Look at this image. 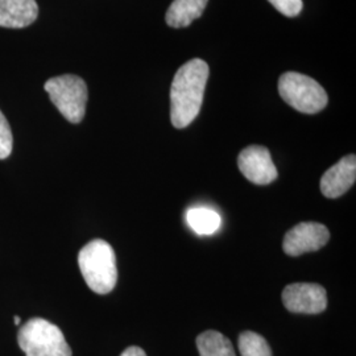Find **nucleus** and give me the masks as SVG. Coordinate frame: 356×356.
Instances as JSON below:
<instances>
[{"instance_id":"nucleus-1","label":"nucleus","mask_w":356,"mask_h":356,"mask_svg":"<svg viewBox=\"0 0 356 356\" xmlns=\"http://www.w3.org/2000/svg\"><path fill=\"white\" fill-rule=\"evenodd\" d=\"M209 65L194 58L182 65L170 86V122L178 129L191 126L200 114L209 79Z\"/></svg>"},{"instance_id":"nucleus-2","label":"nucleus","mask_w":356,"mask_h":356,"mask_svg":"<svg viewBox=\"0 0 356 356\" xmlns=\"http://www.w3.org/2000/svg\"><path fill=\"white\" fill-rule=\"evenodd\" d=\"M81 273L92 292L108 294L116 285L118 268L113 247L102 239L88 243L78 254Z\"/></svg>"},{"instance_id":"nucleus-3","label":"nucleus","mask_w":356,"mask_h":356,"mask_svg":"<svg viewBox=\"0 0 356 356\" xmlns=\"http://www.w3.org/2000/svg\"><path fill=\"white\" fill-rule=\"evenodd\" d=\"M26 356H72V348L58 326L44 318L26 321L17 334Z\"/></svg>"},{"instance_id":"nucleus-4","label":"nucleus","mask_w":356,"mask_h":356,"mask_svg":"<svg viewBox=\"0 0 356 356\" xmlns=\"http://www.w3.org/2000/svg\"><path fill=\"white\" fill-rule=\"evenodd\" d=\"M44 90L67 122L78 124L83 120L89 91L86 82L81 76L74 74L53 76L45 82Z\"/></svg>"},{"instance_id":"nucleus-5","label":"nucleus","mask_w":356,"mask_h":356,"mask_svg":"<svg viewBox=\"0 0 356 356\" xmlns=\"http://www.w3.org/2000/svg\"><path fill=\"white\" fill-rule=\"evenodd\" d=\"M279 92L284 102L302 114H317L329 102L327 92L312 76L286 72L279 79Z\"/></svg>"},{"instance_id":"nucleus-6","label":"nucleus","mask_w":356,"mask_h":356,"mask_svg":"<svg viewBox=\"0 0 356 356\" xmlns=\"http://www.w3.org/2000/svg\"><path fill=\"white\" fill-rule=\"evenodd\" d=\"M284 306L297 314H319L327 307V293L318 284H291L282 292Z\"/></svg>"},{"instance_id":"nucleus-7","label":"nucleus","mask_w":356,"mask_h":356,"mask_svg":"<svg viewBox=\"0 0 356 356\" xmlns=\"http://www.w3.org/2000/svg\"><path fill=\"white\" fill-rule=\"evenodd\" d=\"M329 241L330 232L326 226L316 222H302L286 232L282 248L289 256H300L318 251Z\"/></svg>"},{"instance_id":"nucleus-8","label":"nucleus","mask_w":356,"mask_h":356,"mask_svg":"<svg viewBox=\"0 0 356 356\" xmlns=\"http://www.w3.org/2000/svg\"><path fill=\"white\" fill-rule=\"evenodd\" d=\"M238 166L243 176L256 185H268L279 176L270 153L261 145L244 148L238 157Z\"/></svg>"},{"instance_id":"nucleus-9","label":"nucleus","mask_w":356,"mask_h":356,"mask_svg":"<svg viewBox=\"0 0 356 356\" xmlns=\"http://www.w3.org/2000/svg\"><path fill=\"white\" fill-rule=\"evenodd\" d=\"M356 179V156L348 154L331 166L321 178V191L327 198H338L354 186Z\"/></svg>"},{"instance_id":"nucleus-10","label":"nucleus","mask_w":356,"mask_h":356,"mask_svg":"<svg viewBox=\"0 0 356 356\" xmlns=\"http://www.w3.org/2000/svg\"><path fill=\"white\" fill-rule=\"evenodd\" d=\"M36 0H0V26L20 29L36 22Z\"/></svg>"},{"instance_id":"nucleus-11","label":"nucleus","mask_w":356,"mask_h":356,"mask_svg":"<svg viewBox=\"0 0 356 356\" xmlns=\"http://www.w3.org/2000/svg\"><path fill=\"white\" fill-rule=\"evenodd\" d=\"M209 0H175L168 8L166 24L172 28H186L202 16Z\"/></svg>"},{"instance_id":"nucleus-12","label":"nucleus","mask_w":356,"mask_h":356,"mask_svg":"<svg viewBox=\"0 0 356 356\" xmlns=\"http://www.w3.org/2000/svg\"><path fill=\"white\" fill-rule=\"evenodd\" d=\"M197 348L201 356H236L229 338L219 331H204L198 335Z\"/></svg>"},{"instance_id":"nucleus-13","label":"nucleus","mask_w":356,"mask_h":356,"mask_svg":"<svg viewBox=\"0 0 356 356\" xmlns=\"http://www.w3.org/2000/svg\"><path fill=\"white\" fill-rule=\"evenodd\" d=\"M188 223L198 235H211L220 226V216L206 207H194L186 214Z\"/></svg>"},{"instance_id":"nucleus-14","label":"nucleus","mask_w":356,"mask_h":356,"mask_svg":"<svg viewBox=\"0 0 356 356\" xmlns=\"http://www.w3.org/2000/svg\"><path fill=\"white\" fill-rule=\"evenodd\" d=\"M242 356H272L267 341L257 332L244 331L238 341Z\"/></svg>"},{"instance_id":"nucleus-15","label":"nucleus","mask_w":356,"mask_h":356,"mask_svg":"<svg viewBox=\"0 0 356 356\" xmlns=\"http://www.w3.org/2000/svg\"><path fill=\"white\" fill-rule=\"evenodd\" d=\"M13 136L8 120L0 111V160L7 159L13 153Z\"/></svg>"},{"instance_id":"nucleus-16","label":"nucleus","mask_w":356,"mask_h":356,"mask_svg":"<svg viewBox=\"0 0 356 356\" xmlns=\"http://www.w3.org/2000/svg\"><path fill=\"white\" fill-rule=\"evenodd\" d=\"M279 13L288 17H296L302 11V0H268Z\"/></svg>"},{"instance_id":"nucleus-17","label":"nucleus","mask_w":356,"mask_h":356,"mask_svg":"<svg viewBox=\"0 0 356 356\" xmlns=\"http://www.w3.org/2000/svg\"><path fill=\"white\" fill-rule=\"evenodd\" d=\"M120 356H147V354L144 353V350H141L140 347L132 346V347L126 348Z\"/></svg>"},{"instance_id":"nucleus-18","label":"nucleus","mask_w":356,"mask_h":356,"mask_svg":"<svg viewBox=\"0 0 356 356\" xmlns=\"http://www.w3.org/2000/svg\"><path fill=\"white\" fill-rule=\"evenodd\" d=\"M13 321H15V325H20V317L19 316H15Z\"/></svg>"}]
</instances>
